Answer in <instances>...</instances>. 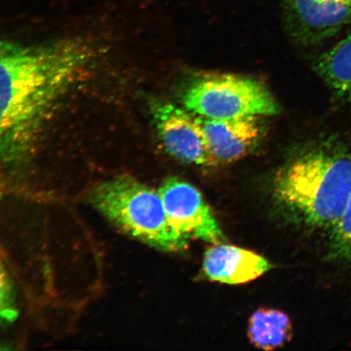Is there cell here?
Listing matches in <instances>:
<instances>
[{
  "mask_svg": "<svg viewBox=\"0 0 351 351\" xmlns=\"http://www.w3.org/2000/svg\"><path fill=\"white\" fill-rule=\"evenodd\" d=\"M80 39L43 45L0 41V162L24 163L52 110L93 64Z\"/></svg>",
  "mask_w": 351,
  "mask_h": 351,
  "instance_id": "6da1fadb",
  "label": "cell"
},
{
  "mask_svg": "<svg viewBox=\"0 0 351 351\" xmlns=\"http://www.w3.org/2000/svg\"><path fill=\"white\" fill-rule=\"evenodd\" d=\"M274 193L310 226L332 228L351 194V152L332 138L313 145L279 171Z\"/></svg>",
  "mask_w": 351,
  "mask_h": 351,
  "instance_id": "7a4b0ae2",
  "label": "cell"
},
{
  "mask_svg": "<svg viewBox=\"0 0 351 351\" xmlns=\"http://www.w3.org/2000/svg\"><path fill=\"white\" fill-rule=\"evenodd\" d=\"M87 201L114 226L151 247L167 252L188 247L187 239L171 226L159 192L130 176L97 184Z\"/></svg>",
  "mask_w": 351,
  "mask_h": 351,
  "instance_id": "3957f363",
  "label": "cell"
},
{
  "mask_svg": "<svg viewBox=\"0 0 351 351\" xmlns=\"http://www.w3.org/2000/svg\"><path fill=\"white\" fill-rule=\"evenodd\" d=\"M187 111L210 119L274 116L280 108L267 87L256 79L212 74L196 79L183 95Z\"/></svg>",
  "mask_w": 351,
  "mask_h": 351,
  "instance_id": "277c9868",
  "label": "cell"
},
{
  "mask_svg": "<svg viewBox=\"0 0 351 351\" xmlns=\"http://www.w3.org/2000/svg\"><path fill=\"white\" fill-rule=\"evenodd\" d=\"M158 192L171 226L184 238L221 243L222 231L197 188L184 180L170 178Z\"/></svg>",
  "mask_w": 351,
  "mask_h": 351,
  "instance_id": "5b68a950",
  "label": "cell"
},
{
  "mask_svg": "<svg viewBox=\"0 0 351 351\" xmlns=\"http://www.w3.org/2000/svg\"><path fill=\"white\" fill-rule=\"evenodd\" d=\"M151 111L167 152L183 163L213 166L197 116L173 104L154 101Z\"/></svg>",
  "mask_w": 351,
  "mask_h": 351,
  "instance_id": "8992f818",
  "label": "cell"
},
{
  "mask_svg": "<svg viewBox=\"0 0 351 351\" xmlns=\"http://www.w3.org/2000/svg\"><path fill=\"white\" fill-rule=\"evenodd\" d=\"M283 21L298 43L317 45L351 23V7L326 0H282Z\"/></svg>",
  "mask_w": 351,
  "mask_h": 351,
  "instance_id": "52a82bcc",
  "label": "cell"
},
{
  "mask_svg": "<svg viewBox=\"0 0 351 351\" xmlns=\"http://www.w3.org/2000/svg\"><path fill=\"white\" fill-rule=\"evenodd\" d=\"M197 117L203 129L213 166L241 159L253 150L261 138L258 117L232 119Z\"/></svg>",
  "mask_w": 351,
  "mask_h": 351,
  "instance_id": "ba28073f",
  "label": "cell"
},
{
  "mask_svg": "<svg viewBox=\"0 0 351 351\" xmlns=\"http://www.w3.org/2000/svg\"><path fill=\"white\" fill-rule=\"evenodd\" d=\"M273 266L265 258L235 245L215 244L205 253L203 269L209 280L239 285L260 278Z\"/></svg>",
  "mask_w": 351,
  "mask_h": 351,
  "instance_id": "9c48e42d",
  "label": "cell"
},
{
  "mask_svg": "<svg viewBox=\"0 0 351 351\" xmlns=\"http://www.w3.org/2000/svg\"><path fill=\"white\" fill-rule=\"evenodd\" d=\"M315 68L333 95L351 106V32L320 55Z\"/></svg>",
  "mask_w": 351,
  "mask_h": 351,
  "instance_id": "30bf717a",
  "label": "cell"
},
{
  "mask_svg": "<svg viewBox=\"0 0 351 351\" xmlns=\"http://www.w3.org/2000/svg\"><path fill=\"white\" fill-rule=\"evenodd\" d=\"M292 324L282 311L262 308L249 319L248 337L256 348L273 350L291 340Z\"/></svg>",
  "mask_w": 351,
  "mask_h": 351,
  "instance_id": "8fae6325",
  "label": "cell"
},
{
  "mask_svg": "<svg viewBox=\"0 0 351 351\" xmlns=\"http://www.w3.org/2000/svg\"><path fill=\"white\" fill-rule=\"evenodd\" d=\"M19 317L14 284L0 248V328L12 324Z\"/></svg>",
  "mask_w": 351,
  "mask_h": 351,
  "instance_id": "7c38bea8",
  "label": "cell"
},
{
  "mask_svg": "<svg viewBox=\"0 0 351 351\" xmlns=\"http://www.w3.org/2000/svg\"><path fill=\"white\" fill-rule=\"evenodd\" d=\"M331 230L333 252L341 258L351 260V194L343 213Z\"/></svg>",
  "mask_w": 351,
  "mask_h": 351,
  "instance_id": "4fadbf2b",
  "label": "cell"
},
{
  "mask_svg": "<svg viewBox=\"0 0 351 351\" xmlns=\"http://www.w3.org/2000/svg\"><path fill=\"white\" fill-rule=\"evenodd\" d=\"M326 1H333L344 4L346 6L351 7V0H326Z\"/></svg>",
  "mask_w": 351,
  "mask_h": 351,
  "instance_id": "5bb4252c",
  "label": "cell"
}]
</instances>
